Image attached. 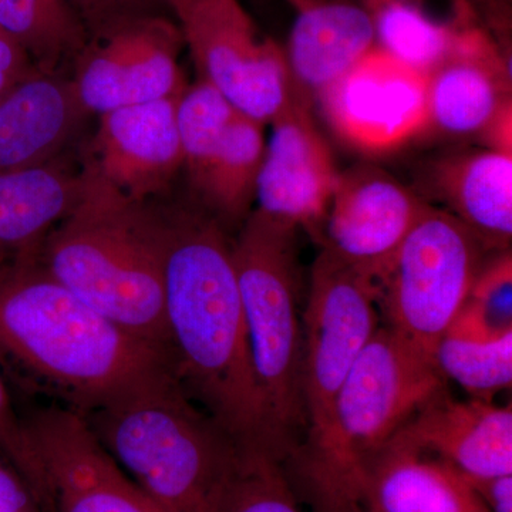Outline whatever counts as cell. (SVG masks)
I'll return each instance as SVG.
<instances>
[{"label":"cell","instance_id":"25","mask_svg":"<svg viewBox=\"0 0 512 512\" xmlns=\"http://www.w3.org/2000/svg\"><path fill=\"white\" fill-rule=\"evenodd\" d=\"M0 28L45 73H63L89 42L70 0H0Z\"/></svg>","mask_w":512,"mask_h":512},{"label":"cell","instance_id":"12","mask_svg":"<svg viewBox=\"0 0 512 512\" xmlns=\"http://www.w3.org/2000/svg\"><path fill=\"white\" fill-rule=\"evenodd\" d=\"M315 104L345 146L394 153L429 131V74L376 46Z\"/></svg>","mask_w":512,"mask_h":512},{"label":"cell","instance_id":"32","mask_svg":"<svg viewBox=\"0 0 512 512\" xmlns=\"http://www.w3.org/2000/svg\"><path fill=\"white\" fill-rule=\"evenodd\" d=\"M0 512H42L28 483L0 456Z\"/></svg>","mask_w":512,"mask_h":512},{"label":"cell","instance_id":"13","mask_svg":"<svg viewBox=\"0 0 512 512\" xmlns=\"http://www.w3.org/2000/svg\"><path fill=\"white\" fill-rule=\"evenodd\" d=\"M184 39L165 15L131 20L89 39L73 62L72 82L90 114L181 96Z\"/></svg>","mask_w":512,"mask_h":512},{"label":"cell","instance_id":"8","mask_svg":"<svg viewBox=\"0 0 512 512\" xmlns=\"http://www.w3.org/2000/svg\"><path fill=\"white\" fill-rule=\"evenodd\" d=\"M202 82L271 123L293 100L284 47L262 35L241 0H168Z\"/></svg>","mask_w":512,"mask_h":512},{"label":"cell","instance_id":"17","mask_svg":"<svg viewBox=\"0 0 512 512\" xmlns=\"http://www.w3.org/2000/svg\"><path fill=\"white\" fill-rule=\"evenodd\" d=\"M511 55L483 26L468 30L429 73V130L478 137L511 99Z\"/></svg>","mask_w":512,"mask_h":512},{"label":"cell","instance_id":"27","mask_svg":"<svg viewBox=\"0 0 512 512\" xmlns=\"http://www.w3.org/2000/svg\"><path fill=\"white\" fill-rule=\"evenodd\" d=\"M220 512H302L284 458L265 447H241Z\"/></svg>","mask_w":512,"mask_h":512},{"label":"cell","instance_id":"7","mask_svg":"<svg viewBox=\"0 0 512 512\" xmlns=\"http://www.w3.org/2000/svg\"><path fill=\"white\" fill-rule=\"evenodd\" d=\"M488 252L466 225L429 202L373 279L384 326L433 357L466 305Z\"/></svg>","mask_w":512,"mask_h":512},{"label":"cell","instance_id":"10","mask_svg":"<svg viewBox=\"0 0 512 512\" xmlns=\"http://www.w3.org/2000/svg\"><path fill=\"white\" fill-rule=\"evenodd\" d=\"M177 116L190 197L227 231L237 232L255 208L264 124L239 113L202 80L184 90Z\"/></svg>","mask_w":512,"mask_h":512},{"label":"cell","instance_id":"38","mask_svg":"<svg viewBox=\"0 0 512 512\" xmlns=\"http://www.w3.org/2000/svg\"><path fill=\"white\" fill-rule=\"evenodd\" d=\"M363 512H369V511L365 510V511H363Z\"/></svg>","mask_w":512,"mask_h":512},{"label":"cell","instance_id":"3","mask_svg":"<svg viewBox=\"0 0 512 512\" xmlns=\"http://www.w3.org/2000/svg\"><path fill=\"white\" fill-rule=\"evenodd\" d=\"M80 174L79 198L46 238L40 262L94 311L165 353L160 205L130 200L90 168Z\"/></svg>","mask_w":512,"mask_h":512},{"label":"cell","instance_id":"26","mask_svg":"<svg viewBox=\"0 0 512 512\" xmlns=\"http://www.w3.org/2000/svg\"><path fill=\"white\" fill-rule=\"evenodd\" d=\"M433 359L447 382L453 380L474 399L493 402L491 397L511 387L512 332L490 340L446 335Z\"/></svg>","mask_w":512,"mask_h":512},{"label":"cell","instance_id":"31","mask_svg":"<svg viewBox=\"0 0 512 512\" xmlns=\"http://www.w3.org/2000/svg\"><path fill=\"white\" fill-rule=\"evenodd\" d=\"M478 22L511 55L512 0H467Z\"/></svg>","mask_w":512,"mask_h":512},{"label":"cell","instance_id":"36","mask_svg":"<svg viewBox=\"0 0 512 512\" xmlns=\"http://www.w3.org/2000/svg\"><path fill=\"white\" fill-rule=\"evenodd\" d=\"M289 5H292L296 10H301L306 8V6H311L313 3H318L320 0H286Z\"/></svg>","mask_w":512,"mask_h":512},{"label":"cell","instance_id":"24","mask_svg":"<svg viewBox=\"0 0 512 512\" xmlns=\"http://www.w3.org/2000/svg\"><path fill=\"white\" fill-rule=\"evenodd\" d=\"M372 18L376 46L429 74L468 30L481 26L467 0H357Z\"/></svg>","mask_w":512,"mask_h":512},{"label":"cell","instance_id":"34","mask_svg":"<svg viewBox=\"0 0 512 512\" xmlns=\"http://www.w3.org/2000/svg\"><path fill=\"white\" fill-rule=\"evenodd\" d=\"M467 478L488 511L512 512V474Z\"/></svg>","mask_w":512,"mask_h":512},{"label":"cell","instance_id":"33","mask_svg":"<svg viewBox=\"0 0 512 512\" xmlns=\"http://www.w3.org/2000/svg\"><path fill=\"white\" fill-rule=\"evenodd\" d=\"M36 69L28 52L0 28V94L15 86Z\"/></svg>","mask_w":512,"mask_h":512},{"label":"cell","instance_id":"29","mask_svg":"<svg viewBox=\"0 0 512 512\" xmlns=\"http://www.w3.org/2000/svg\"><path fill=\"white\" fill-rule=\"evenodd\" d=\"M0 456L15 467L35 495L40 478L39 457L30 440L25 420L16 412L2 370H0Z\"/></svg>","mask_w":512,"mask_h":512},{"label":"cell","instance_id":"1","mask_svg":"<svg viewBox=\"0 0 512 512\" xmlns=\"http://www.w3.org/2000/svg\"><path fill=\"white\" fill-rule=\"evenodd\" d=\"M157 201L171 372L239 446L274 451L249 353L232 234L190 195Z\"/></svg>","mask_w":512,"mask_h":512},{"label":"cell","instance_id":"20","mask_svg":"<svg viewBox=\"0 0 512 512\" xmlns=\"http://www.w3.org/2000/svg\"><path fill=\"white\" fill-rule=\"evenodd\" d=\"M375 47L372 18L359 2L320 0L298 10L284 49L293 96L313 109Z\"/></svg>","mask_w":512,"mask_h":512},{"label":"cell","instance_id":"22","mask_svg":"<svg viewBox=\"0 0 512 512\" xmlns=\"http://www.w3.org/2000/svg\"><path fill=\"white\" fill-rule=\"evenodd\" d=\"M430 194L490 252L510 251L512 154L468 151L436 161L427 174Z\"/></svg>","mask_w":512,"mask_h":512},{"label":"cell","instance_id":"28","mask_svg":"<svg viewBox=\"0 0 512 512\" xmlns=\"http://www.w3.org/2000/svg\"><path fill=\"white\" fill-rule=\"evenodd\" d=\"M508 332H512L511 249L497 252L491 261H485L466 305L447 335L490 340Z\"/></svg>","mask_w":512,"mask_h":512},{"label":"cell","instance_id":"21","mask_svg":"<svg viewBox=\"0 0 512 512\" xmlns=\"http://www.w3.org/2000/svg\"><path fill=\"white\" fill-rule=\"evenodd\" d=\"M365 507L369 512H490L466 474L397 437L366 468Z\"/></svg>","mask_w":512,"mask_h":512},{"label":"cell","instance_id":"15","mask_svg":"<svg viewBox=\"0 0 512 512\" xmlns=\"http://www.w3.org/2000/svg\"><path fill=\"white\" fill-rule=\"evenodd\" d=\"M269 126L255 210L315 232L338 183L332 151L313 120L312 107L295 97Z\"/></svg>","mask_w":512,"mask_h":512},{"label":"cell","instance_id":"16","mask_svg":"<svg viewBox=\"0 0 512 512\" xmlns=\"http://www.w3.org/2000/svg\"><path fill=\"white\" fill-rule=\"evenodd\" d=\"M180 97L101 114L84 167L130 200L163 198L183 170Z\"/></svg>","mask_w":512,"mask_h":512},{"label":"cell","instance_id":"30","mask_svg":"<svg viewBox=\"0 0 512 512\" xmlns=\"http://www.w3.org/2000/svg\"><path fill=\"white\" fill-rule=\"evenodd\" d=\"M89 39L106 35L131 20L164 15V0H70Z\"/></svg>","mask_w":512,"mask_h":512},{"label":"cell","instance_id":"23","mask_svg":"<svg viewBox=\"0 0 512 512\" xmlns=\"http://www.w3.org/2000/svg\"><path fill=\"white\" fill-rule=\"evenodd\" d=\"M82 174L59 158L0 173V265L39 256L50 232L79 198Z\"/></svg>","mask_w":512,"mask_h":512},{"label":"cell","instance_id":"5","mask_svg":"<svg viewBox=\"0 0 512 512\" xmlns=\"http://www.w3.org/2000/svg\"><path fill=\"white\" fill-rule=\"evenodd\" d=\"M447 389L433 357L379 326L336 394L328 423L295 461L318 512H362L370 461L421 406Z\"/></svg>","mask_w":512,"mask_h":512},{"label":"cell","instance_id":"37","mask_svg":"<svg viewBox=\"0 0 512 512\" xmlns=\"http://www.w3.org/2000/svg\"><path fill=\"white\" fill-rule=\"evenodd\" d=\"M164 2H165V5H167V3H168V0H164Z\"/></svg>","mask_w":512,"mask_h":512},{"label":"cell","instance_id":"9","mask_svg":"<svg viewBox=\"0 0 512 512\" xmlns=\"http://www.w3.org/2000/svg\"><path fill=\"white\" fill-rule=\"evenodd\" d=\"M379 326L372 279L320 249L302 315L303 441L328 423L336 394Z\"/></svg>","mask_w":512,"mask_h":512},{"label":"cell","instance_id":"35","mask_svg":"<svg viewBox=\"0 0 512 512\" xmlns=\"http://www.w3.org/2000/svg\"><path fill=\"white\" fill-rule=\"evenodd\" d=\"M480 138L484 148L498 151V153L512 154V101H508L501 107Z\"/></svg>","mask_w":512,"mask_h":512},{"label":"cell","instance_id":"11","mask_svg":"<svg viewBox=\"0 0 512 512\" xmlns=\"http://www.w3.org/2000/svg\"><path fill=\"white\" fill-rule=\"evenodd\" d=\"M40 464L42 512H164L101 447L82 414L50 403L23 417Z\"/></svg>","mask_w":512,"mask_h":512},{"label":"cell","instance_id":"4","mask_svg":"<svg viewBox=\"0 0 512 512\" xmlns=\"http://www.w3.org/2000/svg\"><path fill=\"white\" fill-rule=\"evenodd\" d=\"M117 466L164 512H220L241 447L163 365L83 414Z\"/></svg>","mask_w":512,"mask_h":512},{"label":"cell","instance_id":"19","mask_svg":"<svg viewBox=\"0 0 512 512\" xmlns=\"http://www.w3.org/2000/svg\"><path fill=\"white\" fill-rule=\"evenodd\" d=\"M89 114L72 77L36 67L0 94V173L56 160Z\"/></svg>","mask_w":512,"mask_h":512},{"label":"cell","instance_id":"6","mask_svg":"<svg viewBox=\"0 0 512 512\" xmlns=\"http://www.w3.org/2000/svg\"><path fill=\"white\" fill-rule=\"evenodd\" d=\"M296 235L298 228L254 208L232 237L256 384L272 448L285 461L306 434Z\"/></svg>","mask_w":512,"mask_h":512},{"label":"cell","instance_id":"18","mask_svg":"<svg viewBox=\"0 0 512 512\" xmlns=\"http://www.w3.org/2000/svg\"><path fill=\"white\" fill-rule=\"evenodd\" d=\"M467 477L512 474V410L493 402L453 399L443 390L421 406L396 434Z\"/></svg>","mask_w":512,"mask_h":512},{"label":"cell","instance_id":"14","mask_svg":"<svg viewBox=\"0 0 512 512\" xmlns=\"http://www.w3.org/2000/svg\"><path fill=\"white\" fill-rule=\"evenodd\" d=\"M427 204L420 194L382 168L356 165L339 173L315 234L322 249L373 282Z\"/></svg>","mask_w":512,"mask_h":512},{"label":"cell","instance_id":"2","mask_svg":"<svg viewBox=\"0 0 512 512\" xmlns=\"http://www.w3.org/2000/svg\"><path fill=\"white\" fill-rule=\"evenodd\" d=\"M168 365L50 274L39 256L0 265V370L82 414Z\"/></svg>","mask_w":512,"mask_h":512}]
</instances>
